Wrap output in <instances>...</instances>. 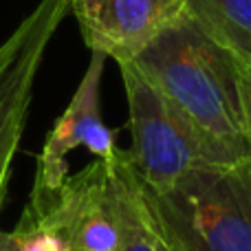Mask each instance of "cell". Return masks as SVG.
<instances>
[{"label": "cell", "instance_id": "cell-1", "mask_svg": "<svg viewBox=\"0 0 251 251\" xmlns=\"http://www.w3.org/2000/svg\"><path fill=\"white\" fill-rule=\"evenodd\" d=\"M134 64L234 161H249L245 134L243 62L187 13L165 26Z\"/></svg>", "mask_w": 251, "mask_h": 251}, {"label": "cell", "instance_id": "cell-2", "mask_svg": "<svg viewBox=\"0 0 251 251\" xmlns=\"http://www.w3.org/2000/svg\"><path fill=\"white\" fill-rule=\"evenodd\" d=\"M152 196L185 251H251L249 161L194 168Z\"/></svg>", "mask_w": 251, "mask_h": 251}, {"label": "cell", "instance_id": "cell-3", "mask_svg": "<svg viewBox=\"0 0 251 251\" xmlns=\"http://www.w3.org/2000/svg\"><path fill=\"white\" fill-rule=\"evenodd\" d=\"M117 64L122 71L132 132V150L128 152L152 192L168 190L194 168L240 163L205 137L132 60Z\"/></svg>", "mask_w": 251, "mask_h": 251}, {"label": "cell", "instance_id": "cell-4", "mask_svg": "<svg viewBox=\"0 0 251 251\" xmlns=\"http://www.w3.org/2000/svg\"><path fill=\"white\" fill-rule=\"evenodd\" d=\"M20 221L60 236L71 251H119V221L110 159L69 174L44 201H29Z\"/></svg>", "mask_w": 251, "mask_h": 251}, {"label": "cell", "instance_id": "cell-5", "mask_svg": "<svg viewBox=\"0 0 251 251\" xmlns=\"http://www.w3.org/2000/svg\"><path fill=\"white\" fill-rule=\"evenodd\" d=\"M69 9L71 0H40L0 44V203L25 132L35 75L57 25Z\"/></svg>", "mask_w": 251, "mask_h": 251}, {"label": "cell", "instance_id": "cell-6", "mask_svg": "<svg viewBox=\"0 0 251 251\" xmlns=\"http://www.w3.org/2000/svg\"><path fill=\"white\" fill-rule=\"evenodd\" d=\"M106 55L93 53L88 69L75 91L71 104L47 134L44 148L38 156L35 181L29 201H44L60 190L69 176L66 154L75 148H88L95 159H113L117 154L115 132L104 124L100 113V84Z\"/></svg>", "mask_w": 251, "mask_h": 251}, {"label": "cell", "instance_id": "cell-7", "mask_svg": "<svg viewBox=\"0 0 251 251\" xmlns=\"http://www.w3.org/2000/svg\"><path fill=\"white\" fill-rule=\"evenodd\" d=\"M82 38L93 53L134 60L165 26L185 13L183 0H71Z\"/></svg>", "mask_w": 251, "mask_h": 251}, {"label": "cell", "instance_id": "cell-8", "mask_svg": "<svg viewBox=\"0 0 251 251\" xmlns=\"http://www.w3.org/2000/svg\"><path fill=\"white\" fill-rule=\"evenodd\" d=\"M119 221V251H174L170 229L150 187L137 172L130 152L119 148L110 159Z\"/></svg>", "mask_w": 251, "mask_h": 251}, {"label": "cell", "instance_id": "cell-9", "mask_svg": "<svg viewBox=\"0 0 251 251\" xmlns=\"http://www.w3.org/2000/svg\"><path fill=\"white\" fill-rule=\"evenodd\" d=\"M185 13L251 69V0H183Z\"/></svg>", "mask_w": 251, "mask_h": 251}, {"label": "cell", "instance_id": "cell-10", "mask_svg": "<svg viewBox=\"0 0 251 251\" xmlns=\"http://www.w3.org/2000/svg\"><path fill=\"white\" fill-rule=\"evenodd\" d=\"M13 231H16L18 240H20L22 251H71L60 236L51 234V231L42 229V227L29 225L25 221L18 223V227Z\"/></svg>", "mask_w": 251, "mask_h": 251}, {"label": "cell", "instance_id": "cell-11", "mask_svg": "<svg viewBox=\"0 0 251 251\" xmlns=\"http://www.w3.org/2000/svg\"><path fill=\"white\" fill-rule=\"evenodd\" d=\"M240 95H243L245 134H247V146H249V163H251V69H243V79H240Z\"/></svg>", "mask_w": 251, "mask_h": 251}, {"label": "cell", "instance_id": "cell-12", "mask_svg": "<svg viewBox=\"0 0 251 251\" xmlns=\"http://www.w3.org/2000/svg\"><path fill=\"white\" fill-rule=\"evenodd\" d=\"M0 251H22L16 231H2L0 229Z\"/></svg>", "mask_w": 251, "mask_h": 251}, {"label": "cell", "instance_id": "cell-13", "mask_svg": "<svg viewBox=\"0 0 251 251\" xmlns=\"http://www.w3.org/2000/svg\"><path fill=\"white\" fill-rule=\"evenodd\" d=\"M168 229H170V227H168ZM170 236H172V243H174V251H185V249L181 247V243H178V240L174 238V234H172V231H170Z\"/></svg>", "mask_w": 251, "mask_h": 251}, {"label": "cell", "instance_id": "cell-14", "mask_svg": "<svg viewBox=\"0 0 251 251\" xmlns=\"http://www.w3.org/2000/svg\"><path fill=\"white\" fill-rule=\"evenodd\" d=\"M0 209H2V203H0Z\"/></svg>", "mask_w": 251, "mask_h": 251}]
</instances>
